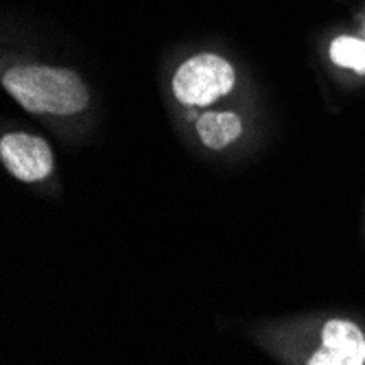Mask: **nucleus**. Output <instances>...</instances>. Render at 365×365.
Here are the masks:
<instances>
[{"label":"nucleus","instance_id":"nucleus-6","mask_svg":"<svg viewBox=\"0 0 365 365\" xmlns=\"http://www.w3.org/2000/svg\"><path fill=\"white\" fill-rule=\"evenodd\" d=\"M328 61L339 71L365 79V38L341 33L328 42Z\"/></svg>","mask_w":365,"mask_h":365},{"label":"nucleus","instance_id":"nucleus-2","mask_svg":"<svg viewBox=\"0 0 365 365\" xmlns=\"http://www.w3.org/2000/svg\"><path fill=\"white\" fill-rule=\"evenodd\" d=\"M239 75L227 57L202 51L186 57L171 75L173 98L184 108H210L235 92Z\"/></svg>","mask_w":365,"mask_h":365},{"label":"nucleus","instance_id":"nucleus-1","mask_svg":"<svg viewBox=\"0 0 365 365\" xmlns=\"http://www.w3.org/2000/svg\"><path fill=\"white\" fill-rule=\"evenodd\" d=\"M0 86L14 101L36 116H77L90 106V88L73 68L24 61L3 71Z\"/></svg>","mask_w":365,"mask_h":365},{"label":"nucleus","instance_id":"nucleus-5","mask_svg":"<svg viewBox=\"0 0 365 365\" xmlns=\"http://www.w3.org/2000/svg\"><path fill=\"white\" fill-rule=\"evenodd\" d=\"M195 134L206 149L223 151L245 134V123L232 110H208L195 120Z\"/></svg>","mask_w":365,"mask_h":365},{"label":"nucleus","instance_id":"nucleus-3","mask_svg":"<svg viewBox=\"0 0 365 365\" xmlns=\"http://www.w3.org/2000/svg\"><path fill=\"white\" fill-rule=\"evenodd\" d=\"M315 346L302 354L307 365H365V324L352 317H324L315 330Z\"/></svg>","mask_w":365,"mask_h":365},{"label":"nucleus","instance_id":"nucleus-4","mask_svg":"<svg viewBox=\"0 0 365 365\" xmlns=\"http://www.w3.org/2000/svg\"><path fill=\"white\" fill-rule=\"evenodd\" d=\"M3 169L22 184L46 182L55 171V153L46 138L29 131H7L0 138Z\"/></svg>","mask_w":365,"mask_h":365}]
</instances>
